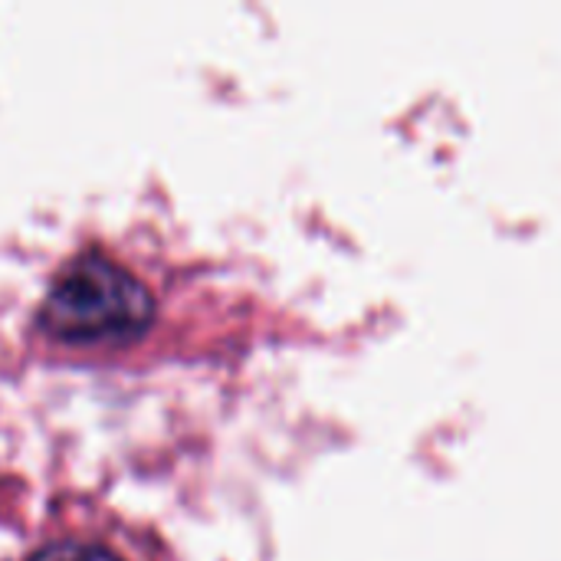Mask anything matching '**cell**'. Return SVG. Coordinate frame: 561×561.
Segmentation results:
<instances>
[{"instance_id": "7a4b0ae2", "label": "cell", "mask_w": 561, "mask_h": 561, "mask_svg": "<svg viewBox=\"0 0 561 561\" xmlns=\"http://www.w3.org/2000/svg\"><path fill=\"white\" fill-rule=\"evenodd\" d=\"M26 561H122L118 556H112L108 549L102 546H92V542H53V546H43L39 552H33Z\"/></svg>"}, {"instance_id": "6da1fadb", "label": "cell", "mask_w": 561, "mask_h": 561, "mask_svg": "<svg viewBox=\"0 0 561 561\" xmlns=\"http://www.w3.org/2000/svg\"><path fill=\"white\" fill-rule=\"evenodd\" d=\"M151 319L154 299L148 286L102 253L69 260L39 306L43 329L66 342L131 339L148 329Z\"/></svg>"}]
</instances>
